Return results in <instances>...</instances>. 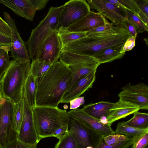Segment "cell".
<instances>
[{
    "instance_id": "obj_13",
    "label": "cell",
    "mask_w": 148,
    "mask_h": 148,
    "mask_svg": "<svg viewBox=\"0 0 148 148\" xmlns=\"http://www.w3.org/2000/svg\"><path fill=\"white\" fill-rule=\"evenodd\" d=\"M23 115L17 139L24 143L37 145L39 142L33 121L32 109L23 94Z\"/></svg>"
},
{
    "instance_id": "obj_1",
    "label": "cell",
    "mask_w": 148,
    "mask_h": 148,
    "mask_svg": "<svg viewBox=\"0 0 148 148\" xmlns=\"http://www.w3.org/2000/svg\"><path fill=\"white\" fill-rule=\"evenodd\" d=\"M73 74L60 61L35 78V106L57 107L72 80Z\"/></svg>"
},
{
    "instance_id": "obj_6",
    "label": "cell",
    "mask_w": 148,
    "mask_h": 148,
    "mask_svg": "<svg viewBox=\"0 0 148 148\" xmlns=\"http://www.w3.org/2000/svg\"><path fill=\"white\" fill-rule=\"evenodd\" d=\"M59 59L73 74L72 81L66 91L70 89L80 77L91 73L96 72L100 64L93 57L78 54L64 50H62Z\"/></svg>"
},
{
    "instance_id": "obj_43",
    "label": "cell",
    "mask_w": 148,
    "mask_h": 148,
    "mask_svg": "<svg viewBox=\"0 0 148 148\" xmlns=\"http://www.w3.org/2000/svg\"><path fill=\"white\" fill-rule=\"evenodd\" d=\"M11 37L0 32V47L11 46Z\"/></svg>"
},
{
    "instance_id": "obj_10",
    "label": "cell",
    "mask_w": 148,
    "mask_h": 148,
    "mask_svg": "<svg viewBox=\"0 0 148 148\" xmlns=\"http://www.w3.org/2000/svg\"><path fill=\"white\" fill-rule=\"evenodd\" d=\"M49 0H0V3L15 14L32 21L37 11L45 8Z\"/></svg>"
},
{
    "instance_id": "obj_47",
    "label": "cell",
    "mask_w": 148,
    "mask_h": 148,
    "mask_svg": "<svg viewBox=\"0 0 148 148\" xmlns=\"http://www.w3.org/2000/svg\"><path fill=\"white\" fill-rule=\"evenodd\" d=\"M1 98V95H0V99Z\"/></svg>"
},
{
    "instance_id": "obj_16",
    "label": "cell",
    "mask_w": 148,
    "mask_h": 148,
    "mask_svg": "<svg viewBox=\"0 0 148 148\" xmlns=\"http://www.w3.org/2000/svg\"><path fill=\"white\" fill-rule=\"evenodd\" d=\"M68 112L70 116L104 137L115 134L111 126L102 124L99 120L87 114L82 109L71 110Z\"/></svg>"
},
{
    "instance_id": "obj_25",
    "label": "cell",
    "mask_w": 148,
    "mask_h": 148,
    "mask_svg": "<svg viewBox=\"0 0 148 148\" xmlns=\"http://www.w3.org/2000/svg\"><path fill=\"white\" fill-rule=\"evenodd\" d=\"M130 120L125 121V124L129 126L136 128L148 129V114L147 113L136 112Z\"/></svg>"
},
{
    "instance_id": "obj_21",
    "label": "cell",
    "mask_w": 148,
    "mask_h": 148,
    "mask_svg": "<svg viewBox=\"0 0 148 148\" xmlns=\"http://www.w3.org/2000/svg\"><path fill=\"white\" fill-rule=\"evenodd\" d=\"M123 46H115L105 49L94 55L93 57L96 59L100 64L111 62L120 59L125 53H120Z\"/></svg>"
},
{
    "instance_id": "obj_33",
    "label": "cell",
    "mask_w": 148,
    "mask_h": 148,
    "mask_svg": "<svg viewBox=\"0 0 148 148\" xmlns=\"http://www.w3.org/2000/svg\"><path fill=\"white\" fill-rule=\"evenodd\" d=\"M130 138L123 135L115 134L104 137L103 140L106 145H110L119 143L128 139Z\"/></svg>"
},
{
    "instance_id": "obj_40",
    "label": "cell",
    "mask_w": 148,
    "mask_h": 148,
    "mask_svg": "<svg viewBox=\"0 0 148 148\" xmlns=\"http://www.w3.org/2000/svg\"><path fill=\"white\" fill-rule=\"evenodd\" d=\"M114 25L108 21L102 25L97 27L86 32V34L102 32L112 29Z\"/></svg>"
},
{
    "instance_id": "obj_29",
    "label": "cell",
    "mask_w": 148,
    "mask_h": 148,
    "mask_svg": "<svg viewBox=\"0 0 148 148\" xmlns=\"http://www.w3.org/2000/svg\"><path fill=\"white\" fill-rule=\"evenodd\" d=\"M126 17L130 21L135 27L137 33L148 32L147 26L135 14L127 10H125Z\"/></svg>"
},
{
    "instance_id": "obj_14",
    "label": "cell",
    "mask_w": 148,
    "mask_h": 148,
    "mask_svg": "<svg viewBox=\"0 0 148 148\" xmlns=\"http://www.w3.org/2000/svg\"><path fill=\"white\" fill-rule=\"evenodd\" d=\"M62 50L57 31L49 36L41 43L35 60L53 64L58 61Z\"/></svg>"
},
{
    "instance_id": "obj_30",
    "label": "cell",
    "mask_w": 148,
    "mask_h": 148,
    "mask_svg": "<svg viewBox=\"0 0 148 148\" xmlns=\"http://www.w3.org/2000/svg\"><path fill=\"white\" fill-rule=\"evenodd\" d=\"M115 4L125 10H126L136 14L139 11L134 0H106Z\"/></svg>"
},
{
    "instance_id": "obj_42",
    "label": "cell",
    "mask_w": 148,
    "mask_h": 148,
    "mask_svg": "<svg viewBox=\"0 0 148 148\" xmlns=\"http://www.w3.org/2000/svg\"><path fill=\"white\" fill-rule=\"evenodd\" d=\"M0 32L11 37V31L10 27L0 16Z\"/></svg>"
},
{
    "instance_id": "obj_5",
    "label": "cell",
    "mask_w": 148,
    "mask_h": 148,
    "mask_svg": "<svg viewBox=\"0 0 148 148\" xmlns=\"http://www.w3.org/2000/svg\"><path fill=\"white\" fill-rule=\"evenodd\" d=\"M64 8V5L58 7L51 6L45 18L33 29L30 36L25 42L30 59L36 58L41 43L47 38L58 30L59 19Z\"/></svg>"
},
{
    "instance_id": "obj_36",
    "label": "cell",
    "mask_w": 148,
    "mask_h": 148,
    "mask_svg": "<svg viewBox=\"0 0 148 148\" xmlns=\"http://www.w3.org/2000/svg\"><path fill=\"white\" fill-rule=\"evenodd\" d=\"M136 38L130 36L127 39L123 46L120 53H124L131 50L135 46Z\"/></svg>"
},
{
    "instance_id": "obj_31",
    "label": "cell",
    "mask_w": 148,
    "mask_h": 148,
    "mask_svg": "<svg viewBox=\"0 0 148 148\" xmlns=\"http://www.w3.org/2000/svg\"><path fill=\"white\" fill-rule=\"evenodd\" d=\"M55 148H77L76 142L69 132L59 140Z\"/></svg>"
},
{
    "instance_id": "obj_38",
    "label": "cell",
    "mask_w": 148,
    "mask_h": 148,
    "mask_svg": "<svg viewBox=\"0 0 148 148\" xmlns=\"http://www.w3.org/2000/svg\"><path fill=\"white\" fill-rule=\"evenodd\" d=\"M68 131V124L62 126L57 129L53 132L52 137H55L59 140L66 134Z\"/></svg>"
},
{
    "instance_id": "obj_32",
    "label": "cell",
    "mask_w": 148,
    "mask_h": 148,
    "mask_svg": "<svg viewBox=\"0 0 148 148\" xmlns=\"http://www.w3.org/2000/svg\"><path fill=\"white\" fill-rule=\"evenodd\" d=\"M139 138L130 137L128 139L119 143L110 145H106L103 139L97 148H129Z\"/></svg>"
},
{
    "instance_id": "obj_11",
    "label": "cell",
    "mask_w": 148,
    "mask_h": 148,
    "mask_svg": "<svg viewBox=\"0 0 148 148\" xmlns=\"http://www.w3.org/2000/svg\"><path fill=\"white\" fill-rule=\"evenodd\" d=\"M5 21L11 31V44L10 48L13 60L21 62L30 61L26 43L22 38L18 32L15 20L6 12H3Z\"/></svg>"
},
{
    "instance_id": "obj_22",
    "label": "cell",
    "mask_w": 148,
    "mask_h": 148,
    "mask_svg": "<svg viewBox=\"0 0 148 148\" xmlns=\"http://www.w3.org/2000/svg\"><path fill=\"white\" fill-rule=\"evenodd\" d=\"M23 94L31 108L35 106L36 87L35 78L30 73L25 82Z\"/></svg>"
},
{
    "instance_id": "obj_39",
    "label": "cell",
    "mask_w": 148,
    "mask_h": 148,
    "mask_svg": "<svg viewBox=\"0 0 148 148\" xmlns=\"http://www.w3.org/2000/svg\"><path fill=\"white\" fill-rule=\"evenodd\" d=\"M33 145L26 144L16 139L4 148H28Z\"/></svg>"
},
{
    "instance_id": "obj_26",
    "label": "cell",
    "mask_w": 148,
    "mask_h": 148,
    "mask_svg": "<svg viewBox=\"0 0 148 148\" xmlns=\"http://www.w3.org/2000/svg\"><path fill=\"white\" fill-rule=\"evenodd\" d=\"M52 64L35 60L31 63L30 73L35 78H37L43 74Z\"/></svg>"
},
{
    "instance_id": "obj_35",
    "label": "cell",
    "mask_w": 148,
    "mask_h": 148,
    "mask_svg": "<svg viewBox=\"0 0 148 148\" xmlns=\"http://www.w3.org/2000/svg\"><path fill=\"white\" fill-rule=\"evenodd\" d=\"M139 11H140L148 16V0H134Z\"/></svg>"
},
{
    "instance_id": "obj_27",
    "label": "cell",
    "mask_w": 148,
    "mask_h": 148,
    "mask_svg": "<svg viewBox=\"0 0 148 148\" xmlns=\"http://www.w3.org/2000/svg\"><path fill=\"white\" fill-rule=\"evenodd\" d=\"M23 111V98L16 103H14L13 114V124L14 130L19 132L22 120Z\"/></svg>"
},
{
    "instance_id": "obj_34",
    "label": "cell",
    "mask_w": 148,
    "mask_h": 148,
    "mask_svg": "<svg viewBox=\"0 0 148 148\" xmlns=\"http://www.w3.org/2000/svg\"><path fill=\"white\" fill-rule=\"evenodd\" d=\"M121 25L127 30L130 35L136 38L137 37V29L133 23L126 17L122 21Z\"/></svg>"
},
{
    "instance_id": "obj_20",
    "label": "cell",
    "mask_w": 148,
    "mask_h": 148,
    "mask_svg": "<svg viewBox=\"0 0 148 148\" xmlns=\"http://www.w3.org/2000/svg\"><path fill=\"white\" fill-rule=\"evenodd\" d=\"M113 105V103L102 101L86 105L82 109L89 115L99 120L102 117L108 116Z\"/></svg>"
},
{
    "instance_id": "obj_18",
    "label": "cell",
    "mask_w": 148,
    "mask_h": 148,
    "mask_svg": "<svg viewBox=\"0 0 148 148\" xmlns=\"http://www.w3.org/2000/svg\"><path fill=\"white\" fill-rule=\"evenodd\" d=\"M95 73H89L78 79L70 89L65 92L60 103H69L91 88L95 79Z\"/></svg>"
},
{
    "instance_id": "obj_8",
    "label": "cell",
    "mask_w": 148,
    "mask_h": 148,
    "mask_svg": "<svg viewBox=\"0 0 148 148\" xmlns=\"http://www.w3.org/2000/svg\"><path fill=\"white\" fill-rule=\"evenodd\" d=\"M68 125V132L75 140L77 148H97L103 139V136L71 116Z\"/></svg>"
},
{
    "instance_id": "obj_9",
    "label": "cell",
    "mask_w": 148,
    "mask_h": 148,
    "mask_svg": "<svg viewBox=\"0 0 148 148\" xmlns=\"http://www.w3.org/2000/svg\"><path fill=\"white\" fill-rule=\"evenodd\" d=\"M85 0H71L64 5L59 19L58 30L65 29L81 19L90 11Z\"/></svg>"
},
{
    "instance_id": "obj_46",
    "label": "cell",
    "mask_w": 148,
    "mask_h": 148,
    "mask_svg": "<svg viewBox=\"0 0 148 148\" xmlns=\"http://www.w3.org/2000/svg\"><path fill=\"white\" fill-rule=\"evenodd\" d=\"M143 148H148V145H147Z\"/></svg>"
},
{
    "instance_id": "obj_37",
    "label": "cell",
    "mask_w": 148,
    "mask_h": 148,
    "mask_svg": "<svg viewBox=\"0 0 148 148\" xmlns=\"http://www.w3.org/2000/svg\"><path fill=\"white\" fill-rule=\"evenodd\" d=\"M148 143V133L137 140L132 145L131 148H143Z\"/></svg>"
},
{
    "instance_id": "obj_17",
    "label": "cell",
    "mask_w": 148,
    "mask_h": 148,
    "mask_svg": "<svg viewBox=\"0 0 148 148\" xmlns=\"http://www.w3.org/2000/svg\"><path fill=\"white\" fill-rule=\"evenodd\" d=\"M108 21L100 13L90 11L85 16L64 30L71 32H87Z\"/></svg>"
},
{
    "instance_id": "obj_41",
    "label": "cell",
    "mask_w": 148,
    "mask_h": 148,
    "mask_svg": "<svg viewBox=\"0 0 148 148\" xmlns=\"http://www.w3.org/2000/svg\"><path fill=\"white\" fill-rule=\"evenodd\" d=\"M84 102V97H79L69 102L70 109L71 110L77 108Z\"/></svg>"
},
{
    "instance_id": "obj_3",
    "label": "cell",
    "mask_w": 148,
    "mask_h": 148,
    "mask_svg": "<svg viewBox=\"0 0 148 148\" xmlns=\"http://www.w3.org/2000/svg\"><path fill=\"white\" fill-rule=\"evenodd\" d=\"M31 62L10 61L8 69L0 79L1 97L16 103L22 98L24 85L30 73Z\"/></svg>"
},
{
    "instance_id": "obj_24",
    "label": "cell",
    "mask_w": 148,
    "mask_h": 148,
    "mask_svg": "<svg viewBox=\"0 0 148 148\" xmlns=\"http://www.w3.org/2000/svg\"><path fill=\"white\" fill-rule=\"evenodd\" d=\"M57 32L62 49L72 42L86 36V32H71L65 30H58Z\"/></svg>"
},
{
    "instance_id": "obj_44",
    "label": "cell",
    "mask_w": 148,
    "mask_h": 148,
    "mask_svg": "<svg viewBox=\"0 0 148 148\" xmlns=\"http://www.w3.org/2000/svg\"><path fill=\"white\" fill-rule=\"evenodd\" d=\"M100 122L103 124L104 125L107 124H108V121L106 116H103L101 117L99 119Z\"/></svg>"
},
{
    "instance_id": "obj_28",
    "label": "cell",
    "mask_w": 148,
    "mask_h": 148,
    "mask_svg": "<svg viewBox=\"0 0 148 148\" xmlns=\"http://www.w3.org/2000/svg\"><path fill=\"white\" fill-rule=\"evenodd\" d=\"M11 46L0 47V79L8 69L10 62L9 52Z\"/></svg>"
},
{
    "instance_id": "obj_19",
    "label": "cell",
    "mask_w": 148,
    "mask_h": 148,
    "mask_svg": "<svg viewBox=\"0 0 148 148\" xmlns=\"http://www.w3.org/2000/svg\"><path fill=\"white\" fill-rule=\"evenodd\" d=\"M140 108L132 104L122 101L119 99L117 102L113 103L110 113L107 117L108 124L111 126L115 121L138 112Z\"/></svg>"
},
{
    "instance_id": "obj_2",
    "label": "cell",
    "mask_w": 148,
    "mask_h": 148,
    "mask_svg": "<svg viewBox=\"0 0 148 148\" xmlns=\"http://www.w3.org/2000/svg\"><path fill=\"white\" fill-rule=\"evenodd\" d=\"M130 36L123 26L118 24L110 29L86 34L85 37L70 43L62 50L93 57L107 48L123 46Z\"/></svg>"
},
{
    "instance_id": "obj_15",
    "label": "cell",
    "mask_w": 148,
    "mask_h": 148,
    "mask_svg": "<svg viewBox=\"0 0 148 148\" xmlns=\"http://www.w3.org/2000/svg\"><path fill=\"white\" fill-rule=\"evenodd\" d=\"M90 8L96 10L110 19L113 25L121 24L126 17L125 10L106 0H87Z\"/></svg>"
},
{
    "instance_id": "obj_45",
    "label": "cell",
    "mask_w": 148,
    "mask_h": 148,
    "mask_svg": "<svg viewBox=\"0 0 148 148\" xmlns=\"http://www.w3.org/2000/svg\"><path fill=\"white\" fill-rule=\"evenodd\" d=\"M37 148V145H33L31 147H29L28 148Z\"/></svg>"
},
{
    "instance_id": "obj_23",
    "label": "cell",
    "mask_w": 148,
    "mask_h": 148,
    "mask_svg": "<svg viewBox=\"0 0 148 148\" xmlns=\"http://www.w3.org/2000/svg\"><path fill=\"white\" fill-rule=\"evenodd\" d=\"M115 133L122 134L131 137L140 138L148 133V129L136 128L126 125L125 121L119 122L117 125Z\"/></svg>"
},
{
    "instance_id": "obj_12",
    "label": "cell",
    "mask_w": 148,
    "mask_h": 148,
    "mask_svg": "<svg viewBox=\"0 0 148 148\" xmlns=\"http://www.w3.org/2000/svg\"><path fill=\"white\" fill-rule=\"evenodd\" d=\"M118 94L119 100L138 106L140 109H148V86L141 82L134 85L127 84L121 88Z\"/></svg>"
},
{
    "instance_id": "obj_4",
    "label": "cell",
    "mask_w": 148,
    "mask_h": 148,
    "mask_svg": "<svg viewBox=\"0 0 148 148\" xmlns=\"http://www.w3.org/2000/svg\"><path fill=\"white\" fill-rule=\"evenodd\" d=\"M38 139L52 137L60 127L68 124L70 116L66 110L57 107L35 106L32 108Z\"/></svg>"
},
{
    "instance_id": "obj_7",
    "label": "cell",
    "mask_w": 148,
    "mask_h": 148,
    "mask_svg": "<svg viewBox=\"0 0 148 148\" xmlns=\"http://www.w3.org/2000/svg\"><path fill=\"white\" fill-rule=\"evenodd\" d=\"M14 103L4 98L0 99V148H4L17 139L14 130L13 114Z\"/></svg>"
}]
</instances>
